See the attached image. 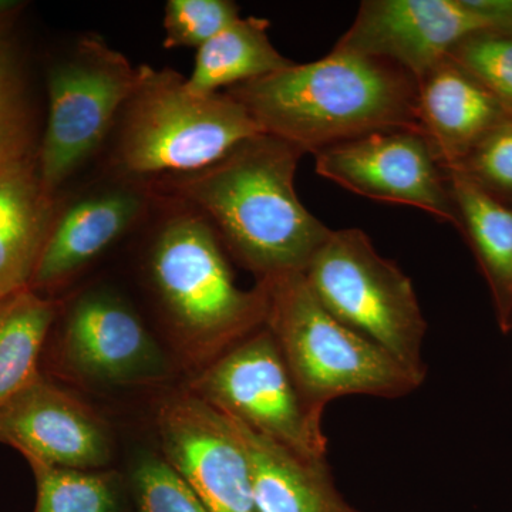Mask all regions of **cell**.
Returning a JSON list of instances; mask_svg holds the SVG:
<instances>
[{"label": "cell", "instance_id": "6da1fadb", "mask_svg": "<svg viewBox=\"0 0 512 512\" xmlns=\"http://www.w3.org/2000/svg\"><path fill=\"white\" fill-rule=\"evenodd\" d=\"M303 154L288 141L261 133L173 185L258 281L303 274L332 232L296 194Z\"/></svg>", "mask_w": 512, "mask_h": 512}, {"label": "cell", "instance_id": "7a4b0ae2", "mask_svg": "<svg viewBox=\"0 0 512 512\" xmlns=\"http://www.w3.org/2000/svg\"><path fill=\"white\" fill-rule=\"evenodd\" d=\"M227 93L248 110L262 133L313 156L376 131L421 133L416 79L376 57L333 49L318 62L293 63Z\"/></svg>", "mask_w": 512, "mask_h": 512}, {"label": "cell", "instance_id": "3957f363", "mask_svg": "<svg viewBox=\"0 0 512 512\" xmlns=\"http://www.w3.org/2000/svg\"><path fill=\"white\" fill-rule=\"evenodd\" d=\"M265 326L274 336L306 406L323 417L345 396L399 399L424 379L336 319L319 302L302 272L264 279Z\"/></svg>", "mask_w": 512, "mask_h": 512}, {"label": "cell", "instance_id": "277c9868", "mask_svg": "<svg viewBox=\"0 0 512 512\" xmlns=\"http://www.w3.org/2000/svg\"><path fill=\"white\" fill-rule=\"evenodd\" d=\"M121 113L117 164L138 177L198 173L262 133L227 92L198 96L187 89L183 74L146 64Z\"/></svg>", "mask_w": 512, "mask_h": 512}, {"label": "cell", "instance_id": "5b68a950", "mask_svg": "<svg viewBox=\"0 0 512 512\" xmlns=\"http://www.w3.org/2000/svg\"><path fill=\"white\" fill-rule=\"evenodd\" d=\"M150 271L175 328L202 355L218 357L265 326V285L245 291L235 284L217 232L198 212L165 222Z\"/></svg>", "mask_w": 512, "mask_h": 512}, {"label": "cell", "instance_id": "8992f818", "mask_svg": "<svg viewBox=\"0 0 512 512\" xmlns=\"http://www.w3.org/2000/svg\"><path fill=\"white\" fill-rule=\"evenodd\" d=\"M303 275L336 319L426 380L427 322L412 279L377 252L366 232L332 229Z\"/></svg>", "mask_w": 512, "mask_h": 512}, {"label": "cell", "instance_id": "52a82bcc", "mask_svg": "<svg viewBox=\"0 0 512 512\" xmlns=\"http://www.w3.org/2000/svg\"><path fill=\"white\" fill-rule=\"evenodd\" d=\"M138 82L140 66L96 37L80 40L72 55L53 66L47 76L49 116L36 157L47 194L55 197L96 151Z\"/></svg>", "mask_w": 512, "mask_h": 512}, {"label": "cell", "instance_id": "ba28073f", "mask_svg": "<svg viewBox=\"0 0 512 512\" xmlns=\"http://www.w3.org/2000/svg\"><path fill=\"white\" fill-rule=\"evenodd\" d=\"M192 389L221 413L298 456L328 454L322 416L306 406L266 326L215 357Z\"/></svg>", "mask_w": 512, "mask_h": 512}, {"label": "cell", "instance_id": "9c48e42d", "mask_svg": "<svg viewBox=\"0 0 512 512\" xmlns=\"http://www.w3.org/2000/svg\"><path fill=\"white\" fill-rule=\"evenodd\" d=\"M315 168L360 197L419 208L458 227L446 171L420 131H376L323 148L315 154Z\"/></svg>", "mask_w": 512, "mask_h": 512}, {"label": "cell", "instance_id": "30bf717a", "mask_svg": "<svg viewBox=\"0 0 512 512\" xmlns=\"http://www.w3.org/2000/svg\"><path fill=\"white\" fill-rule=\"evenodd\" d=\"M164 460L210 512H258L247 448L234 421L195 394L161 403Z\"/></svg>", "mask_w": 512, "mask_h": 512}, {"label": "cell", "instance_id": "8fae6325", "mask_svg": "<svg viewBox=\"0 0 512 512\" xmlns=\"http://www.w3.org/2000/svg\"><path fill=\"white\" fill-rule=\"evenodd\" d=\"M477 33L488 26L468 0H366L333 49L397 64L419 83Z\"/></svg>", "mask_w": 512, "mask_h": 512}, {"label": "cell", "instance_id": "7c38bea8", "mask_svg": "<svg viewBox=\"0 0 512 512\" xmlns=\"http://www.w3.org/2000/svg\"><path fill=\"white\" fill-rule=\"evenodd\" d=\"M0 443L28 461L77 470H101L113 454L99 414L42 375L0 406Z\"/></svg>", "mask_w": 512, "mask_h": 512}, {"label": "cell", "instance_id": "4fadbf2b", "mask_svg": "<svg viewBox=\"0 0 512 512\" xmlns=\"http://www.w3.org/2000/svg\"><path fill=\"white\" fill-rule=\"evenodd\" d=\"M66 362L89 379L110 384L160 380L168 363L137 313L106 292L74 303L63 332Z\"/></svg>", "mask_w": 512, "mask_h": 512}, {"label": "cell", "instance_id": "5bb4252c", "mask_svg": "<svg viewBox=\"0 0 512 512\" xmlns=\"http://www.w3.org/2000/svg\"><path fill=\"white\" fill-rule=\"evenodd\" d=\"M420 130L444 170L460 164L491 131L512 120L473 74L446 59L417 83Z\"/></svg>", "mask_w": 512, "mask_h": 512}, {"label": "cell", "instance_id": "9a60e30c", "mask_svg": "<svg viewBox=\"0 0 512 512\" xmlns=\"http://www.w3.org/2000/svg\"><path fill=\"white\" fill-rule=\"evenodd\" d=\"M144 211L133 190H111L76 201L53 221L30 288L62 284L117 241Z\"/></svg>", "mask_w": 512, "mask_h": 512}, {"label": "cell", "instance_id": "2e32d148", "mask_svg": "<svg viewBox=\"0 0 512 512\" xmlns=\"http://www.w3.org/2000/svg\"><path fill=\"white\" fill-rule=\"evenodd\" d=\"M231 420L247 448L258 512H360L336 487L326 458L298 456Z\"/></svg>", "mask_w": 512, "mask_h": 512}, {"label": "cell", "instance_id": "e0dca14e", "mask_svg": "<svg viewBox=\"0 0 512 512\" xmlns=\"http://www.w3.org/2000/svg\"><path fill=\"white\" fill-rule=\"evenodd\" d=\"M55 205L40 181L36 157L0 171V298L32 285Z\"/></svg>", "mask_w": 512, "mask_h": 512}, {"label": "cell", "instance_id": "ac0fdd59", "mask_svg": "<svg viewBox=\"0 0 512 512\" xmlns=\"http://www.w3.org/2000/svg\"><path fill=\"white\" fill-rule=\"evenodd\" d=\"M446 171L458 231L466 237L493 293L503 329L512 323V208L466 174Z\"/></svg>", "mask_w": 512, "mask_h": 512}, {"label": "cell", "instance_id": "d6986e66", "mask_svg": "<svg viewBox=\"0 0 512 512\" xmlns=\"http://www.w3.org/2000/svg\"><path fill=\"white\" fill-rule=\"evenodd\" d=\"M266 19L238 18L197 50L187 89L198 96L261 79L292 66L272 45Z\"/></svg>", "mask_w": 512, "mask_h": 512}, {"label": "cell", "instance_id": "ffe728a7", "mask_svg": "<svg viewBox=\"0 0 512 512\" xmlns=\"http://www.w3.org/2000/svg\"><path fill=\"white\" fill-rule=\"evenodd\" d=\"M56 305L32 288L0 298V406L40 375Z\"/></svg>", "mask_w": 512, "mask_h": 512}, {"label": "cell", "instance_id": "44dd1931", "mask_svg": "<svg viewBox=\"0 0 512 512\" xmlns=\"http://www.w3.org/2000/svg\"><path fill=\"white\" fill-rule=\"evenodd\" d=\"M35 474L33 512H137L113 471L77 470L29 461Z\"/></svg>", "mask_w": 512, "mask_h": 512}, {"label": "cell", "instance_id": "7402d4cb", "mask_svg": "<svg viewBox=\"0 0 512 512\" xmlns=\"http://www.w3.org/2000/svg\"><path fill=\"white\" fill-rule=\"evenodd\" d=\"M32 156L25 84L12 46L0 36V171Z\"/></svg>", "mask_w": 512, "mask_h": 512}, {"label": "cell", "instance_id": "603a6c76", "mask_svg": "<svg viewBox=\"0 0 512 512\" xmlns=\"http://www.w3.org/2000/svg\"><path fill=\"white\" fill-rule=\"evenodd\" d=\"M137 512H210L163 456L144 454L131 473Z\"/></svg>", "mask_w": 512, "mask_h": 512}, {"label": "cell", "instance_id": "cb8c5ba5", "mask_svg": "<svg viewBox=\"0 0 512 512\" xmlns=\"http://www.w3.org/2000/svg\"><path fill=\"white\" fill-rule=\"evenodd\" d=\"M447 57L473 74L512 116V36L477 33L458 43Z\"/></svg>", "mask_w": 512, "mask_h": 512}, {"label": "cell", "instance_id": "d4e9b609", "mask_svg": "<svg viewBox=\"0 0 512 512\" xmlns=\"http://www.w3.org/2000/svg\"><path fill=\"white\" fill-rule=\"evenodd\" d=\"M241 18L229 0H168L164 12V47L200 49Z\"/></svg>", "mask_w": 512, "mask_h": 512}, {"label": "cell", "instance_id": "484cf974", "mask_svg": "<svg viewBox=\"0 0 512 512\" xmlns=\"http://www.w3.org/2000/svg\"><path fill=\"white\" fill-rule=\"evenodd\" d=\"M448 170L466 174L512 208V120L491 131L460 164Z\"/></svg>", "mask_w": 512, "mask_h": 512}, {"label": "cell", "instance_id": "4316f807", "mask_svg": "<svg viewBox=\"0 0 512 512\" xmlns=\"http://www.w3.org/2000/svg\"><path fill=\"white\" fill-rule=\"evenodd\" d=\"M487 23L488 33L512 36V0H468Z\"/></svg>", "mask_w": 512, "mask_h": 512}, {"label": "cell", "instance_id": "83f0119b", "mask_svg": "<svg viewBox=\"0 0 512 512\" xmlns=\"http://www.w3.org/2000/svg\"><path fill=\"white\" fill-rule=\"evenodd\" d=\"M16 8H19L18 3L0 2V22H2L3 19L8 18L10 12Z\"/></svg>", "mask_w": 512, "mask_h": 512}]
</instances>
